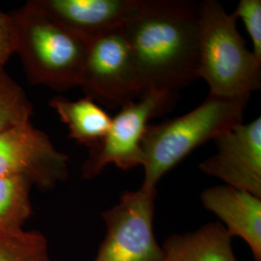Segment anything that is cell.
Listing matches in <instances>:
<instances>
[{
    "label": "cell",
    "mask_w": 261,
    "mask_h": 261,
    "mask_svg": "<svg viewBox=\"0 0 261 261\" xmlns=\"http://www.w3.org/2000/svg\"><path fill=\"white\" fill-rule=\"evenodd\" d=\"M121 30L132 49L144 94H177L198 79L199 3L146 0Z\"/></svg>",
    "instance_id": "obj_1"
},
{
    "label": "cell",
    "mask_w": 261,
    "mask_h": 261,
    "mask_svg": "<svg viewBox=\"0 0 261 261\" xmlns=\"http://www.w3.org/2000/svg\"><path fill=\"white\" fill-rule=\"evenodd\" d=\"M249 100L208 95L186 114L148 125L141 141L144 179L141 186L156 188L159 181L194 150L242 124Z\"/></svg>",
    "instance_id": "obj_2"
},
{
    "label": "cell",
    "mask_w": 261,
    "mask_h": 261,
    "mask_svg": "<svg viewBox=\"0 0 261 261\" xmlns=\"http://www.w3.org/2000/svg\"><path fill=\"white\" fill-rule=\"evenodd\" d=\"M17 49L30 83L64 91L80 85L89 41L29 1L11 14Z\"/></svg>",
    "instance_id": "obj_3"
},
{
    "label": "cell",
    "mask_w": 261,
    "mask_h": 261,
    "mask_svg": "<svg viewBox=\"0 0 261 261\" xmlns=\"http://www.w3.org/2000/svg\"><path fill=\"white\" fill-rule=\"evenodd\" d=\"M236 20L218 1L199 3L198 77L208 84L209 95L250 100L260 87L261 62L247 47Z\"/></svg>",
    "instance_id": "obj_4"
},
{
    "label": "cell",
    "mask_w": 261,
    "mask_h": 261,
    "mask_svg": "<svg viewBox=\"0 0 261 261\" xmlns=\"http://www.w3.org/2000/svg\"><path fill=\"white\" fill-rule=\"evenodd\" d=\"M177 94L151 91L123 105L112 117L111 127L101 143L90 150L83 166V176L92 179L113 164L122 170L142 167L141 141L149 120L170 111Z\"/></svg>",
    "instance_id": "obj_5"
},
{
    "label": "cell",
    "mask_w": 261,
    "mask_h": 261,
    "mask_svg": "<svg viewBox=\"0 0 261 261\" xmlns=\"http://www.w3.org/2000/svg\"><path fill=\"white\" fill-rule=\"evenodd\" d=\"M156 196V188L140 186L102 213L107 234L94 261H161L153 229Z\"/></svg>",
    "instance_id": "obj_6"
},
{
    "label": "cell",
    "mask_w": 261,
    "mask_h": 261,
    "mask_svg": "<svg viewBox=\"0 0 261 261\" xmlns=\"http://www.w3.org/2000/svg\"><path fill=\"white\" fill-rule=\"evenodd\" d=\"M79 86L85 97L110 109H120L144 94L121 28L89 41Z\"/></svg>",
    "instance_id": "obj_7"
},
{
    "label": "cell",
    "mask_w": 261,
    "mask_h": 261,
    "mask_svg": "<svg viewBox=\"0 0 261 261\" xmlns=\"http://www.w3.org/2000/svg\"><path fill=\"white\" fill-rule=\"evenodd\" d=\"M68 162L30 121L0 134V178H25L41 190H50L68 177Z\"/></svg>",
    "instance_id": "obj_8"
},
{
    "label": "cell",
    "mask_w": 261,
    "mask_h": 261,
    "mask_svg": "<svg viewBox=\"0 0 261 261\" xmlns=\"http://www.w3.org/2000/svg\"><path fill=\"white\" fill-rule=\"evenodd\" d=\"M217 153L199 164V169L224 185L261 198V118L240 124L214 140Z\"/></svg>",
    "instance_id": "obj_9"
},
{
    "label": "cell",
    "mask_w": 261,
    "mask_h": 261,
    "mask_svg": "<svg viewBox=\"0 0 261 261\" xmlns=\"http://www.w3.org/2000/svg\"><path fill=\"white\" fill-rule=\"evenodd\" d=\"M45 13L79 36L91 41L128 22L146 0H35Z\"/></svg>",
    "instance_id": "obj_10"
},
{
    "label": "cell",
    "mask_w": 261,
    "mask_h": 261,
    "mask_svg": "<svg viewBox=\"0 0 261 261\" xmlns=\"http://www.w3.org/2000/svg\"><path fill=\"white\" fill-rule=\"evenodd\" d=\"M203 207L214 213L232 237L243 239L254 261H261V198L227 185L202 191Z\"/></svg>",
    "instance_id": "obj_11"
},
{
    "label": "cell",
    "mask_w": 261,
    "mask_h": 261,
    "mask_svg": "<svg viewBox=\"0 0 261 261\" xmlns=\"http://www.w3.org/2000/svg\"><path fill=\"white\" fill-rule=\"evenodd\" d=\"M231 240L223 224L207 223L194 231L167 238L161 246V261H237Z\"/></svg>",
    "instance_id": "obj_12"
},
{
    "label": "cell",
    "mask_w": 261,
    "mask_h": 261,
    "mask_svg": "<svg viewBox=\"0 0 261 261\" xmlns=\"http://www.w3.org/2000/svg\"><path fill=\"white\" fill-rule=\"evenodd\" d=\"M49 106L68 126L69 137L90 150L101 143L112 124V116L88 97L77 101L56 97Z\"/></svg>",
    "instance_id": "obj_13"
},
{
    "label": "cell",
    "mask_w": 261,
    "mask_h": 261,
    "mask_svg": "<svg viewBox=\"0 0 261 261\" xmlns=\"http://www.w3.org/2000/svg\"><path fill=\"white\" fill-rule=\"evenodd\" d=\"M31 186L25 178H0V233L23 230L22 226L32 213Z\"/></svg>",
    "instance_id": "obj_14"
},
{
    "label": "cell",
    "mask_w": 261,
    "mask_h": 261,
    "mask_svg": "<svg viewBox=\"0 0 261 261\" xmlns=\"http://www.w3.org/2000/svg\"><path fill=\"white\" fill-rule=\"evenodd\" d=\"M32 112L23 89L0 70V134L30 121Z\"/></svg>",
    "instance_id": "obj_15"
},
{
    "label": "cell",
    "mask_w": 261,
    "mask_h": 261,
    "mask_svg": "<svg viewBox=\"0 0 261 261\" xmlns=\"http://www.w3.org/2000/svg\"><path fill=\"white\" fill-rule=\"evenodd\" d=\"M0 261H49L47 239L37 231L0 233Z\"/></svg>",
    "instance_id": "obj_16"
},
{
    "label": "cell",
    "mask_w": 261,
    "mask_h": 261,
    "mask_svg": "<svg viewBox=\"0 0 261 261\" xmlns=\"http://www.w3.org/2000/svg\"><path fill=\"white\" fill-rule=\"evenodd\" d=\"M235 19H241L252 43V54L261 62V1L241 0L231 13Z\"/></svg>",
    "instance_id": "obj_17"
},
{
    "label": "cell",
    "mask_w": 261,
    "mask_h": 261,
    "mask_svg": "<svg viewBox=\"0 0 261 261\" xmlns=\"http://www.w3.org/2000/svg\"><path fill=\"white\" fill-rule=\"evenodd\" d=\"M17 49L16 28L12 16L0 10V70Z\"/></svg>",
    "instance_id": "obj_18"
}]
</instances>
